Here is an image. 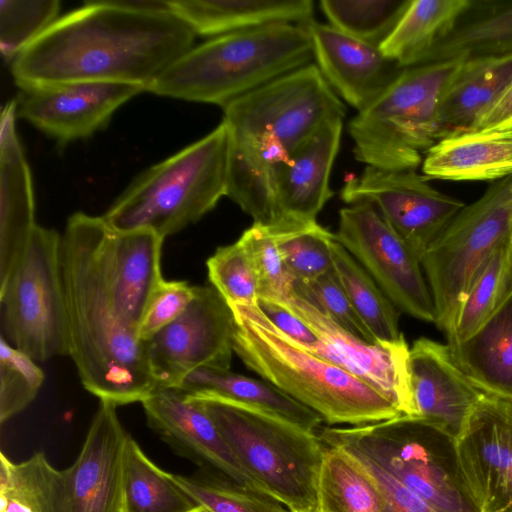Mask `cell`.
Returning a JSON list of instances; mask_svg holds the SVG:
<instances>
[{
  "mask_svg": "<svg viewBox=\"0 0 512 512\" xmlns=\"http://www.w3.org/2000/svg\"><path fill=\"white\" fill-rule=\"evenodd\" d=\"M234 315L210 285H195V296L174 322L144 341L156 386H176L203 366L230 369Z\"/></svg>",
  "mask_w": 512,
  "mask_h": 512,
  "instance_id": "obj_16",
  "label": "cell"
},
{
  "mask_svg": "<svg viewBox=\"0 0 512 512\" xmlns=\"http://www.w3.org/2000/svg\"><path fill=\"white\" fill-rule=\"evenodd\" d=\"M258 305L267 318L295 344L308 352H312L318 345V336L285 304L259 299Z\"/></svg>",
  "mask_w": 512,
  "mask_h": 512,
  "instance_id": "obj_46",
  "label": "cell"
},
{
  "mask_svg": "<svg viewBox=\"0 0 512 512\" xmlns=\"http://www.w3.org/2000/svg\"><path fill=\"white\" fill-rule=\"evenodd\" d=\"M454 447L459 481L475 511L512 512V398L482 389Z\"/></svg>",
  "mask_w": 512,
  "mask_h": 512,
  "instance_id": "obj_14",
  "label": "cell"
},
{
  "mask_svg": "<svg viewBox=\"0 0 512 512\" xmlns=\"http://www.w3.org/2000/svg\"><path fill=\"white\" fill-rule=\"evenodd\" d=\"M318 477L321 512H382L378 484L366 466L337 445H324Z\"/></svg>",
  "mask_w": 512,
  "mask_h": 512,
  "instance_id": "obj_32",
  "label": "cell"
},
{
  "mask_svg": "<svg viewBox=\"0 0 512 512\" xmlns=\"http://www.w3.org/2000/svg\"><path fill=\"white\" fill-rule=\"evenodd\" d=\"M512 235V176L465 205L425 251L421 265L448 338L468 291L495 249Z\"/></svg>",
  "mask_w": 512,
  "mask_h": 512,
  "instance_id": "obj_11",
  "label": "cell"
},
{
  "mask_svg": "<svg viewBox=\"0 0 512 512\" xmlns=\"http://www.w3.org/2000/svg\"><path fill=\"white\" fill-rule=\"evenodd\" d=\"M512 129V80L476 119L471 130Z\"/></svg>",
  "mask_w": 512,
  "mask_h": 512,
  "instance_id": "obj_47",
  "label": "cell"
},
{
  "mask_svg": "<svg viewBox=\"0 0 512 512\" xmlns=\"http://www.w3.org/2000/svg\"><path fill=\"white\" fill-rule=\"evenodd\" d=\"M196 34L172 12L86 1L58 18L11 62L24 89L80 82L148 85L194 46Z\"/></svg>",
  "mask_w": 512,
  "mask_h": 512,
  "instance_id": "obj_1",
  "label": "cell"
},
{
  "mask_svg": "<svg viewBox=\"0 0 512 512\" xmlns=\"http://www.w3.org/2000/svg\"><path fill=\"white\" fill-rule=\"evenodd\" d=\"M174 15L197 35L217 37L277 23L314 20L312 0H173Z\"/></svg>",
  "mask_w": 512,
  "mask_h": 512,
  "instance_id": "obj_26",
  "label": "cell"
},
{
  "mask_svg": "<svg viewBox=\"0 0 512 512\" xmlns=\"http://www.w3.org/2000/svg\"><path fill=\"white\" fill-rule=\"evenodd\" d=\"M346 107L313 63L223 107L229 138L227 197L267 227L279 224L273 179L301 144Z\"/></svg>",
  "mask_w": 512,
  "mask_h": 512,
  "instance_id": "obj_2",
  "label": "cell"
},
{
  "mask_svg": "<svg viewBox=\"0 0 512 512\" xmlns=\"http://www.w3.org/2000/svg\"><path fill=\"white\" fill-rule=\"evenodd\" d=\"M16 101L7 102L0 127V287L21 264L37 226L32 177L16 131Z\"/></svg>",
  "mask_w": 512,
  "mask_h": 512,
  "instance_id": "obj_24",
  "label": "cell"
},
{
  "mask_svg": "<svg viewBox=\"0 0 512 512\" xmlns=\"http://www.w3.org/2000/svg\"><path fill=\"white\" fill-rule=\"evenodd\" d=\"M421 171L429 181H498L512 176V129L448 135L426 151Z\"/></svg>",
  "mask_w": 512,
  "mask_h": 512,
  "instance_id": "obj_25",
  "label": "cell"
},
{
  "mask_svg": "<svg viewBox=\"0 0 512 512\" xmlns=\"http://www.w3.org/2000/svg\"><path fill=\"white\" fill-rule=\"evenodd\" d=\"M1 336L33 360L69 355L61 235L37 225L26 254L0 287Z\"/></svg>",
  "mask_w": 512,
  "mask_h": 512,
  "instance_id": "obj_12",
  "label": "cell"
},
{
  "mask_svg": "<svg viewBox=\"0 0 512 512\" xmlns=\"http://www.w3.org/2000/svg\"><path fill=\"white\" fill-rule=\"evenodd\" d=\"M282 259L293 278L308 281L333 269L332 243L335 234L317 221L289 222L269 227Z\"/></svg>",
  "mask_w": 512,
  "mask_h": 512,
  "instance_id": "obj_37",
  "label": "cell"
},
{
  "mask_svg": "<svg viewBox=\"0 0 512 512\" xmlns=\"http://www.w3.org/2000/svg\"><path fill=\"white\" fill-rule=\"evenodd\" d=\"M342 130L343 117L325 120L277 170L273 194L278 225L317 221V215L334 195L329 181Z\"/></svg>",
  "mask_w": 512,
  "mask_h": 512,
  "instance_id": "obj_23",
  "label": "cell"
},
{
  "mask_svg": "<svg viewBox=\"0 0 512 512\" xmlns=\"http://www.w3.org/2000/svg\"><path fill=\"white\" fill-rule=\"evenodd\" d=\"M340 197L349 205H373L420 260L466 205L434 188L417 170L388 171L371 166L348 176Z\"/></svg>",
  "mask_w": 512,
  "mask_h": 512,
  "instance_id": "obj_15",
  "label": "cell"
},
{
  "mask_svg": "<svg viewBox=\"0 0 512 512\" xmlns=\"http://www.w3.org/2000/svg\"><path fill=\"white\" fill-rule=\"evenodd\" d=\"M189 512H210V511L202 506H198Z\"/></svg>",
  "mask_w": 512,
  "mask_h": 512,
  "instance_id": "obj_49",
  "label": "cell"
},
{
  "mask_svg": "<svg viewBox=\"0 0 512 512\" xmlns=\"http://www.w3.org/2000/svg\"><path fill=\"white\" fill-rule=\"evenodd\" d=\"M197 399L261 491L292 512L319 509L318 477L325 446L316 432L254 406Z\"/></svg>",
  "mask_w": 512,
  "mask_h": 512,
  "instance_id": "obj_8",
  "label": "cell"
},
{
  "mask_svg": "<svg viewBox=\"0 0 512 512\" xmlns=\"http://www.w3.org/2000/svg\"><path fill=\"white\" fill-rule=\"evenodd\" d=\"M117 406L100 401L74 463L57 470L38 452L21 463L0 456V495L32 512H122L125 447L130 434Z\"/></svg>",
  "mask_w": 512,
  "mask_h": 512,
  "instance_id": "obj_7",
  "label": "cell"
},
{
  "mask_svg": "<svg viewBox=\"0 0 512 512\" xmlns=\"http://www.w3.org/2000/svg\"><path fill=\"white\" fill-rule=\"evenodd\" d=\"M512 80V53L467 57L445 95L442 138L470 131L479 115Z\"/></svg>",
  "mask_w": 512,
  "mask_h": 512,
  "instance_id": "obj_28",
  "label": "cell"
},
{
  "mask_svg": "<svg viewBox=\"0 0 512 512\" xmlns=\"http://www.w3.org/2000/svg\"><path fill=\"white\" fill-rule=\"evenodd\" d=\"M141 404L150 429L175 453L201 470L261 491L244 471L199 399L176 386H156Z\"/></svg>",
  "mask_w": 512,
  "mask_h": 512,
  "instance_id": "obj_19",
  "label": "cell"
},
{
  "mask_svg": "<svg viewBox=\"0 0 512 512\" xmlns=\"http://www.w3.org/2000/svg\"><path fill=\"white\" fill-rule=\"evenodd\" d=\"M414 418L456 439L482 389L463 371L449 344L427 337L409 349Z\"/></svg>",
  "mask_w": 512,
  "mask_h": 512,
  "instance_id": "obj_20",
  "label": "cell"
},
{
  "mask_svg": "<svg viewBox=\"0 0 512 512\" xmlns=\"http://www.w3.org/2000/svg\"><path fill=\"white\" fill-rule=\"evenodd\" d=\"M147 91L135 84L80 82L21 90L15 99L17 117L60 145L84 139L103 129L125 102Z\"/></svg>",
  "mask_w": 512,
  "mask_h": 512,
  "instance_id": "obj_18",
  "label": "cell"
},
{
  "mask_svg": "<svg viewBox=\"0 0 512 512\" xmlns=\"http://www.w3.org/2000/svg\"><path fill=\"white\" fill-rule=\"evenodd\" d=\"M103 217L77 212L61 236L69 356L84 388L116 406L141 402L156 387L144 341L118 319L102 270Z\"/></svg>",
  "mask_w": 512,
  "mask_h": 512,
  "instance_id": "obj_3",
  "label": "cell"
},
{
  "mask_svg": "<svg viewBox=\"0 0 512 512\" xmlns=\"http://www.w3.org/2000/svg\"><path fill=\"white\" fill-rule=\"evenodd\" d=\"M314 512H321L320 510L314 511Z\"/></svg>",
  "mask_w": 512,
  "mask_h": 512,
  "instance_id": "obj_50",
  "label": "cell"
},
{
  "mask_svg": "<svg viewBox=\"0 0 512 512\" xmlns=\"http://www.w3.org/2000/svg\"><path fill=\"white\" fill-rule=\"evenodd\" d=\"M311 63L313 48L306 25L271 24L193 46L166 67L147 91L223 108Z\"/></svg>",
  "mask_w": 512,
  "mask_h": 512,
  "instance_id": "obj_5",
  "label": "cell"
},
{
  "mask_svg": "<svg viewBox=\"0 0 512 512\" xmlns=\"http://www.w3.org/2000/svg\"><path fill=\"white\" fill-rule=\"evenodd\" d=\"M239 240L246 248L254 266L259 299L276 302L287 300L293 293L295 279L288 271L275 236L267 226L253 223Z\"/></svg>",
  "mask_w": 512,
  "mask_h": 512,
  "instance_id": "obj_42",
  "label": "cell"
},
{
  "mask_svg": "<svg viewBox=\"0 0 512 512\" xmlns=\"http://www.w3.org/2000/svg\"><path fill=\"white\" fill-rule=\"evenodd\" d=\"M512 53V0H471L453 30L433 49L425 64L462 56Z\"/></svg>",
  "mask_w": 512,
  "mask_h": 512,
  "instance_id": "obj_31",
  "label": "cell"
},
{
  "mask_svg": "<svg viewBox=\"0 0 512 512\" xmlns=\"http://www.w3.org/2000/svg\"><path fill=\"white\" fill-rule=\"evenodd\" d=\"M58 0L0 1V50L3 57L13 59L48 29L60 11Z\"/></svg>",
  "mask_w": 512,
  "mask_h": 512,
  "instance_id": "obj_39",
  "label": "cell"
},
{
  "mask_svg": "<svg viewBox=\"0 0 512 512\" xmlns=\"http://www.w3.org/2000/svg\"><path fill=\"white\" fill-rule=\"evenodd\" d=\"M467 56L405 68L348 124L355 160L388 171L417 170L442 139L445 95Z\"/></svg>",
  "mask_w": 512,
  "mask_h": 512,
  "instance_id": "obj_9",
  "label": "cell"
},
{
  "mask_svg": "<svg viewBox=\"0 0 512 512\" xmlns=\"http://www.w3.org/2000/svg\"><path fill=\"white\" fill-rule=\"evenodd\" d=\"M0 499L1 512H32L29 508L13 498L0 496Z\"/></svg>",
  "mask_w": 512,
  "mask_h": 512,
  "instance_id": "obj_48",
  "label": "cell"
},
{
  "mask_svg": "<svg viewBox=\"0 0 512 512\" xmlns=\"http://www.w3.org/2000/svg\"><path fill=\"white\" fill-rule=\"evenodd\" d=\"M306 26L314 64L338 97L357 112L372 105L405 69L385 57L379 48L329 24L312 20Z\"/></svg>",
  "mask_w": 512,
  "mask_h": 512,
  "instance_id": "obj_22",
  "label": "cell"
},
{
  "mask_svg": "<svg viewBox=\"0 0 512 512\" xmlns=\"http://www.w3.org/2000/svg\"><path fill=\"white\" fill-rule=\"evenodd\" d=\"M512 288V235L492 253L472 283L458 312L450 346L473 335L497 310Z\"/></svg>",
  "mask_w": 512,
  "mask_h": 512,
  "instance_id": "obj_35",
  "label": "cell"
},
{
  "mask_svg": "<svg viewBox=\"0 0 512 512\" xmlns=\"http://www.w3.org/2000/svg\"><path fill=\"white\" fill-rule=\"evenodd\" d=\"M450 347L477 386L512 398V288L473 335Z\"/></svg>",
  "mask_w": 512,
  "mask_h": 512,
  "instance_id": "obj_29",
  "label": "cell"
},
{
  "mask_svg": "<svg viewBox=\"0 0 512 512\" xmlns=\"http://www.w3.org/2000/svg\"><path fill=\"white\" fill-rule=\"evenodd\" d=\"M229 306L233 350L243 364L317 413L327 426H361L403 416L374 387L295 344L259 305Z\"/></svg>",
  "mask_w": 512,
  "mask_h": 512,
  "instance_id": "obj_4",
  "label": "cell"
},
{
  "mask_svg": "<svg viewBox=\"0 0 512 512\" xmlns=\"http://www.w3.org/2000/svg\"><path fill=\"white\" fill-rule=\"evenodd\" d=\"M334 234L399 311L435 324L421 260L373 205L357 202L342 208Z\"/></svg>",
  "mask_w": 512,
  "mask_h": 512,
  "instance_id": "obj_13",
  "label": "cell"
},
{
  "mask_svg": "<svg viewBox=\"0 0 512 512\" xmlns=\"http://www.w3.org/2000/svg\"><path fill=\"white\" fill-rule=\"evenodd\" d=\"M228 160V131L222 121L143 171L102 217L113 230H149L164 240L199 221L227 195Z\"/></svg>",
  "mask_w": 512,
  "mask_h": 512,
  "instance_id": "obj_6",
  "label": "cell"
},
{
  "mask_svg": "<svg viewBox=\"0 0 512 512\" xmlns=\"http://www.w3.org/2000/svg\"><path fill=\"white\" fill-rule=\"evenodd\" d=\"M163 241L149 230H113L105 220L100 231L98 252L114 311L137 336L150 298L163 279Z\"/></svg>",
  "mask_w": 512,
  "mask_h": 512,
  "instance_id": "obj_21",
  "label": "cell"
},
{
  "mask_svg": "<svg viewBox=\"0 0 512 512\" xmlns=\"http://www.w3.org/2000/svg\"><path fill=\"white\" fill-rule=\"evenodd\" d=\"M175 482L210 512H292L274 497L224 476L201 470L191 476L173 474Z\"/></svg>",
  "mask_w": 512,
  "mask_h": 512,
  "instance_id": "obj_38",
  "label": "cell"
},
{
  "mask_svg": "<svg viewBox=\"0 0 512 512\" xmlns=\"http://www.w3.org/2000/svg\"><path fill=\"white\" fill-rule=\"evenodd\" d=\"M293 292L350 333L368 343L375 344L371 333L354 310L333 269L312 280H295Z\"/></svg>",
  "mask_w": 512,
  "mask_h": 512,
  "instance_id": "obj_43",
  "label": "cell"
},
{
  "mask_svg": "<svg viewBox=\"0 0 512 512\" xmlns=\"http://www.w3.org/2000/svg\"><path fill=\"white\" fill-rule=\"evenodd\" d=\"M194 398H220L254 406L317 432L323 419L273 384L235 373L230 369L203 366L186 374L176 385Z\"/></svg>",
  "mask_w": 512,
  "mask_h": 512,
  "instance_id": "obj_27",
  "label": "cell"
},
{
  "mask_svg": "<svg viewBox=\"0 0 512 512\" xmlns=\"http://www.w3.org/2000/svg\"><path fill=\"white\" fill-rule=\"evenodd\" d=\"M196 507L173 474L156 466L129 435L123 462L122 512H189Z\"/></svg>",
  "mask_w": 512,
  "mask_h": 512,
  "instance_id": "obj_34",
  "label": "cell"
},
{
  "mask_svg": "<svg viewBox=\"0 0 512 512\" xmlns=\"http://www.w3.org/2000/svg\"><path fill=\"white\" fill-rule=\"evenodd\" d=\"M211 285L228 304L258 305V279L251 258L238 239L219 247L206 262Z\"/></svg>",
  "mask_w": 512,
  "mask_h": 512,
  "instance_id": "obj_41",
  "label": "cell"
},
{
  "mask_svg": "<svg viewBox=\"0 0 512 512\" xmlns=\"http://www.w3.org/2000/svg\"><path fill=\"white\" fill-rule=\"evenodd\" d=\"M332 257L333 270L375 344L393 345L405 340L399 329L400 311L336 238Z\"/></svg>",
  "mask_w": 512,
  "mask_h": 512,
  "instance_id": "obj_33",
  "label": "cell"
},
{
  "mask_svg": "<svg viewBox=\"0 0 512 512\" xmlns=\"http://www.w3.org/2000/svg\"><path fill=\"white\" fill-rule=\"evenodd\" d=\"M352 454L376 480L382 496V512H437L375 461L360 454Z\"/></svg>",
  "mask_w": 512,
  "mask_h": 512,
  "instance_id": "obj_45",
  "label": "cell"
},
{
  "mask_svg": "<svg viewBox=\"0 0 512 512\" xmlns=\"http://www.w3.org/2000/svg\"><path fill=\"white\" fill-rule=\"evenodd\" d=\"M470 4L471 0H410L380 51L401 68L425 64Z\"/></svg>",
  "mask_w": 512,
  "mask_h": 512,
  "instance_id": "obj_30",
  "label": "cell"
},
{
  "mask_svg": "<svg viewBox=\"0 0 512 512\" xmlns=\"http://www.w3.org/2000/svg\"><path fill=\"white\" fill-rule=\"evenodd\" d=\"M44 373L25 352L0 338V422L22 412L37 396Z\"/></svg>",
  "mask_w": 512,
  "mask_h": 512,
  "instance_id": "obj_40",
  "label": "cell"
},
{
  "mask_svg": "<svg viewBox=\"0 0 512 512\" xmlns=\"http://www.w3.org/2000/svg\"><path fill=\"white\" fill-rule=\"evenodd\" d=\"M316 433L324 445L372 459L437 512H476L459 481L454 439L420 419L321 426Z\"/></svg>",
  "mask_w": 512,
  "mask_h": 512,
  "instance_id": "obj_10",
  "label": "cell"
},
{
  "mask_svg": "<svg viewBox=\"0 0 512 512\" xmlns=\"http://www.w3.org/2000/svg\"><path fill=\"white\" fill-rule=\"evenodd\" d=\"M320 339L310 352L348 371L388 398L403 416L414 418L406 340L393 345L371 344L350 333L308 301L292 293L280 302Z\"/></svg>",
  "mask_w": 512,
  "mask_h": 512,
  "instance_id": "obj_17",
  "label": "cell"
},
{
  "mask_svg": "<svg viewBox=\"0 0 512 512\" xmlns=\"http://www.w3.org/2000/svg\"><path fill=\"white\" fill-rule=\"evenodd\" d=\"M195 296V285L186 281H160L147 305L138 329L141 341H147L179 318Z\"/></svg>",
  "mask_w": 512,
  "mask_h": 512,
  "instance_id": "obj_44",
  "label": "cell"
},
{
  "mask_svg": "<svg viewBox=\"0 0 512 512\" xmlns=\"http://www.w3.org/2000/svg\"><path fill=\"white\" fill-rule=\"evenodd\" d=\"M409 3L410 0H321L319 6L333 28L380 48Z\"/></svg>",
  "mask_w": 512,
  "mask_h": 512,
  "instance_id": "obj_36",
  "label": "cell"
}]
</instances>
